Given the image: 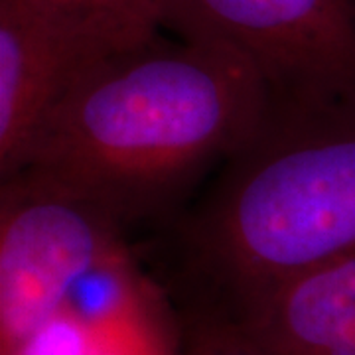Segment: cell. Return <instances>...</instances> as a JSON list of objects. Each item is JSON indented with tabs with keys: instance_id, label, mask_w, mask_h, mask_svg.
<instances>
[{
	"instance_id": "9c48e42d",
	"label": "cell",
	"mask_w": 355,
	"mask_h": 355,
	"mask_svg": "<svg viewBox=\"0 0 355 355\" xmlns=\"http://www.w3.org/2000/svg\"><path fill=\"white\" fill-rule=\"evenodd\" d=\"M182 355H280L257 336L223 312L221 308L198 302L186 326Z\"/></svg>"
},
{
	"instance_id": "277c9868",
	"label": "cell",
	"mask_w": 355,
	"mask_h": 355,
	"mask_svg": "<svg viewBox=\"0 0 355 355\" xmlns=\"http://www.w3.org/2000/svg\"><path fill=\"white\" fill-rule=\"evenodd\" d=\"M162 28L239 51L277 107H355V0H164Z\"/></svg>"
},
{
	"instance_id": "5b68a950",
	"label": "cell",
	"mask_w": 355,
	"mask_h": 355,
	"mask_svg": "<svg viewBox=\"0 0 355 355\" xmlns=\"http://www.w3.org/2000/svg\"><path fill=\"white\" fill-rule=\"evenodd\" d=\"M114 53L0 0V178L20 172L40 128L81 77Z\"/></svg>"
},
{
	"instance_id": "7a4b0ae2",
	"label": "cell",
	"mask_w": 355,
	"mask_h": 355,
	"mask_svg": "<svg viewBox=\"0 0 355 355\" xmlns=\"http://www.w3.org/2000/svg\"><path fill=\"white\" fill-rule=\"evenodd\" d=\"M176 237L200 300L233 306L355 253V107H277Z\"/></svg>"
},
{
	"instance_id": "52a82bcc",
	"label": "cell",
	"mask_w": 355,
	"mask_h": 355,
	"mask_svg": "<svg viewBox=\"0 0 355 355\" xmlns=\"http://www.w3.org/2000/svg\"><path fill=\"white\" fill-rule=\"evenodd\" d=\"M67 26L111 53L132 50L162 30L164 0H10Z\"/></svg>"
},
{
	"instance_id": "ba28073f",
	"label": "cell",
	"mask_w": 355,
	"mask_h": 355,
	"mask_svg": "<svg viewBox=\"0 0 355 355\" xmlns=\"http://www.w3.org/2000/svg\"><path fill=\"white\" fill-rule=\"evenodd\" d=\"M156 331L142 320H97L65 308L8 355H160Z\"/></svg>"
},
{
	"instance_id": "3957f363",
	"label": "cell",
	"mask_w": 355,
	"mask_h": 355,
	"mask_svg": "<svg viewBox=\"0 0 355 355\" xmlns=\"http://www.w3.org/2000/svg\"><path fill=\"white\" fill-rule=\"evenodd\" d=\"M125 227L91 203L26 174L0 188V355L71 308L130 257Z\"/></svg>"
},
{
	"instance_id": "8992f818",
	"label": "cell",
	"mask_w": 355,
	"mask_h": 355,
	"mask_svg": "<svg viewBox=\"0 0 355 355\" xmlns=\"http://www.w3.org/2000/svg\"><path fill=\"white\" fill-rule=\"evenodd\" d=\"M217 308L280 355H355V253Z\"/></svg>"
},
{
	"instance_id": "6da1fadb",
	"label": "cell",
	"mask_w": 355,
	"mask_h": 355,
	"mask_svg": "<svg viewBox=\"0 0 355 355\" xmlns=\"http://www.w3.org/2000/svg\"><path fill=\"white\" fill-rule=\"evenodd\" d=\"M270 105L265 79L239 51L158 34L89 69L18 174L127 227L172 211L203 172L251 142Z\"/></svg>"
}]
</instances>
